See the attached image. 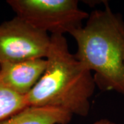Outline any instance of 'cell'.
Returning <instances> with one entry per match:
<instances>
[{
  "mask_svg": "<svg viewBox=\"0 0 124 124\" xmlns=\"http://www.w3.org/2000/svg\"><path fill=\"white\" fill-rule=\"evenodd\" d=\"M44 73L26 96L28 106L61 109L85 116L96 84L92 72L69 50L64 35H50Z\"/></svg>",
  "mask_w": 124,
  "mask_h": 124,
  "instance_id": "6da1fadb",
  "label": "cell"
},
{
  "mask_svg": "<svg viewBox=\"0 0 124 124\" xmlns=\"http://www.w3.org/2000/svg\"><path fill=\"white\" fill-rule=\"evenodd\" d=\"M84 26L71 32L77 59L103 91L124 94V21L106 5L89 14Z\"/></svg>",
  "mask_w": 124,
  "mask_h": 124,
  "instance_id": "7a4b0ae2",
  "label": "cell"
},
{
  "mask_svg": "<svg viewBox=\"0 0 124 124\" xmlns=\"http://www.w3.org/2000/svg\"><path fill=\"white\" fill-rule=\"evenodd\" d=\"M16 16L50 35H64L81 27L89 14L76 0H8Z\"/></svg>",
  "mask_w": 124,
  "mask_h": 124,
  "instance_id": "3957f363",
  "label": "cell"
},
{
  "mask_svg": "<svg viewBox=\"0 0 124 124\" xmlns=\"http://www.w3.org/2000/svg\"><path fill=\"white\" fill-rule=\"evenodd\" d=\"M50 44V35L15 16L0 23V64L46 59Z\"/></svg>",
  "mask_w": 124,
  "mask_h": 124,
  "instance_id": "277c9868",
  "label": "cell"
},
{
  "mask_svg": "<svg viewBox=\"0 0 124 124\" xmlns=\"http://www.w3.org/2000/svg\"><path fill=\"white\" fill-rule=\"evenodd\" d=\"M46 59H32L0 64V79L8 88L26 97L44 73Z\"/></svg>",
  "mask_w": 124,
  "mask_h": 124,
  "instance_id": "5b68a950",
  "label": "cell"
},
{
  "mask_svg": "<svg viewBox=\"0 0 124 124\" xmlns=\"http://www.w3.org/2000/svg\"><path fill=\"white\" fill-rule=\"evenodd\" d=\"M72 115L61 109L28 106L0 121V124H68Z\"/></svg>",
  "mask_w": 124,
  "mask_h": 124,
  "instance_id": "8992f818",
  "label": "cell"
},
{
  "mask_svg": "<svg viewBox=\"0 0 124 124\" xmlns=\"http://www.w3.org/2000/svg\"><path fill=\"white\" fill-rule=\"evenodd\" d=\"M28 106L26 97L13 92L0 79V121Z\"/></svg>",
  "mask_w": 124,
  "mask_h": 124,
  "instance_id": "52a82bcc",
  "label": "cell"
},
{
  "mask_svg": "<svg viewBox=\"0 0 124 124\" xmlns=\"http://www.w3.org/2000/svg\"><path fill=\"white\" fill-rule=\"evenodd\" d=\"M92 124H116L113 121H112L110 120L107 119H101L100 120H98L97 121H95L94 123Z\"/></svg>",
  "mask_w": 124,
  "mask_h": 124,
  "instance_id": "ba28073f",
  "label": "cell"
}]
</instances>
